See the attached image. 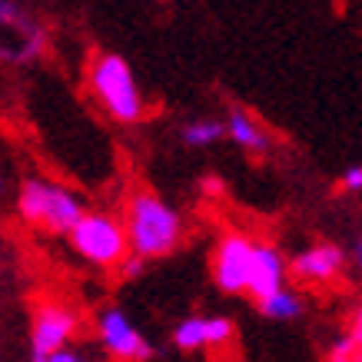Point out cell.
I'll return each mask as SVG.
<instances>
[{
  "label": "cell",
  "mask_w": 362,
  "mask_h": 362,
  "mask_svg": "<svg viewBox=\"0 0 362 362\" xmlns=\"http://www.w3.org/2000/svg\"><path fill=\"white\" fill-rule=\"evenodd\" d=\"M123 226H127L130 252L143 256L146 263L176 252L183 243V216L176 213V206H170L163 197H156L150 189H136L127 199Z\"/></svg>",
  "instance_id": "cell-1"
},
{
  "label": "cell",
  "mask_w": 362,
  "mask_h": 362,
  "mask_svg": "<svg viewBox=\"0 0 362 362\" xmlns=\"http://www.w3.org/2000/svg\"><path fill=\"white\" fill-rule=\"evenodd\" d=\"M83 213H87L83 197H77L74 189H66L57 180L27 176L17 187V216L44 233L66 236Z\"/></svg>",
  "instance_id": "cell-2"
},
{
  "label": "cell",
  "mask_w": 362,
  "mask_h": 362,
  "mask_svg": "<svg viewBox=\"0 0 362 362\" xmlns=\"http://www.w3.org/2000/svg\"><path fill=\"white\" fill-rule=\"evenodd\" d=\"M90 93L100 103V110L117 123H140L146 117V100L136 83L133 66L120 54H97L90 64Z\"/></svg>",
  "instance_id": "cell-3"
},
{
  "label": "cell",
  "mask_w": 362,
  "mask_h": 362,
  "mask_svg": "<svg viewBox=\"0 0 362 362\" xmlns=\"http://www.w3.org/2000/svg\"><path fill=\"white\" fill-rule=\"evenodd\" d=\"M66 243L80 259H87L97 269H117L130 256V240H127L123 216L100 213V209H87L74 223V230L66 233Z\"/></svg>",
  "instance_id": "cell-4"
},
{
  "label": "cell",
  "mask_w": 362,
  "mask_h": 362,
  "mask_svg": "<svg viewBox=\"0 0 362 362\" xmlns=\"http://www.w3.org/2000/svg\"><path fill=\"white\" fill-rule=\"evenodd\" d=\"M252 252H256V243L246 233H223L213 250V263H209V273H213V283L220 293L243 296L250 289Z\"/></svg>",
  "instance_id": "cell-5"
},
{
  "label": "cell",
  "mask_w": 362,
  "mask_h": 362,
  "mask_svg": "<svg viewBox=\"0 0 362 362\" xmlns=\"http://www.w3.org/2000/svg\"><path fill=\"white\" fill-rule=\"evenodd\" d=\"M97 339L103 346V352L117 362H150L156 356V346L117 306H107L97 316Z\"/></svg>",
  "instance_id": "cell-6"
},
{
  "label": "cell",
  "mask_w": 362,
  "mask_h": 362,
  "mask_svg": "<svg viewBox=\"0 0 362 362\" xmlns=\"http://www.w3.org/2000/svg\"><path fill=\"white\" fill-rule=\"evenodd\" d=\"M80 329V316L64 303H40L30 316V356L64 349Z\"/></svg>",
  "instance_id": "cell-7"
},
{
  "label": "cell",
  "mask_w": 362,
  "mask_h": 362,
  "mask_svg": "<svg viewBox=\"0 0 362 362\" xmlns=\"http://www.w3.org/2000/svg\"><path fill=\"white\" fill-rule=\"evenodd\" d=\"M233 336H236V326L230 316H187L173 326V346L183 352L226 346Z\"/></svg>",
  "instance_id": "cell-8"
},
{
  "label": "cell",
  "mask_w": 362,
  "mask_h": 362,
  "mask_svg": "<svg viewBox=\"0 0 362 362\" xmlns=\"http://www.w3.org/2000/svg\"><path fill=\"white\" fill-rule=\"evenodd\" d=\"M346 266V252L336 243H316L309 250L296 252L289 259V276L299 279V283H329L342 273Z\"/></svg>",
  "instance_id": "cell-9"
},
{
  "label": "cell",
  "mask_w": 362,
  "mask_h": 362,
  "mask_svg": "<svg viewBox=\"0 0 362 362\" xmlns=\"http://www.w3.org/2000/svg\"><path fill=\"white\" fill-rule=\"evenodd\" d=\"M286 276H289V259L283 252L269 246V243H256V252H252V269H250V293L252 299H263L276 289L286 286Z\"/></svg>",
  "instance_id": "cell-10"
},
{
  "label": "cell",
  "mask_w": 362,
  "mask_h": 362,
  "mask_svg": "<svg viewBox=\"0 0 362 362\" xmlns=\"http://www.w3.org/2000/svg\"><path fill=\"white\" fill-rule=\"evenodd\" d=\"M226 136H230L240 150H246V153H252V156L269 153V146H273L269 133H266L259 123L252 120L243 107H233L230 117H226Z\"/></svg>",
  "instance_id": "cell-11"
},
{
  "label": "cell",
  "mask_w": 362,
  "mask_h": 362,
  "mask_svg": "<svg viewBox=\"0 0 362 362\" xmlns=\"http://www.w3.org/2000/svg\"><path fill=\"white\" fill-rule=\"evenodd\" d=\"M256 306H259V313H263L266 319H273V322H293V319L303 316V309H306V303H303V296L299 293H293V289H276V293H269V296L256 299Z\"/></svg>",
  "instance_id": "cell-12"
},
{
  "label": "cell",
  "mask_w": 362,
  "mask_h": 362,
  "mask_svg": "<svg viewBox=\"0 0 362 362\" xmlns=\"http://www.w3.org/2000/svg\"><path fill=\"white\" fill-rule=\"evenodd\" d=\"M180 140L189 150H206L213 143L226 140V120H216V117H199V120H189L183 130H180Z\"/></svg>",
  "instance_id": "cell-13"
},
{
  "label": "cell",
  "mask_w": 362,
  "mask_h": 362,
  "mask_svg": "<svg viewBox=\"0 0 362 362\" xmlns=\"http://www.w3.org/2000/svg\"><path fill=\"white\" fill-rule=\"evenodd\" d=\"M0 30L17 33V37H27V33L40 30V23H33V17L23 11L21 4H13V0H0Z\"/></svg>",
  "instance_id": "cell-14"
},
{
  "label": "cell",
  "mask_w": 362,
  "mask_h": 362,
  "mask_svg": "<svg viewBox=\"0 0 362 362\" xmlns=\"http://www.w3.org/2000/svg\"><path fill=\"white\" fill-rule=\"evenodd\" d=\"M359 349H362V342L356 339L352 332H346L342 339L332 342V349H329V362H356Z\"/></svg>",
  "instance_id": "cell-15"
},
{
  "label": "cell",
  "mask_w": 362,
  "mask_h": 362,
  "mask_svg": "<svg viewBox=\"0 0 362 362\" xmlns=\"http://www.w3.org/2000/svg\"><path fill=\"white\" fill-rule=\"evenodd\" d=\"M30 362H87V356L74 346H64V349L44 352V356H30Z\"/></svg>",
  "instance_id": "cell-16"
},
{
  "label": "cell",
  "mask_w": 362,
  "mask_h": 362,
  "mask_svg": "<svg viewBox=\"0 0 362 362\" xmlns=\"http://www.w3.org/2000/svg\"><path fill=\"white\" fill-rule=\"evenodd\" d=\"M339 187L346 189V193H362V166H349V170L342 173Z\"/></svg>",
  "instance_id": "cell-17"
},
{
  "label": "cell",
  "mask_w": 362,
  "mask_h": 362,
  "mask_svg": "<svg viewBox=\"0 0 362 362\" xmlns=\"http://www.w3.org/2000/svg\"><path fill=\"white\" fill-rule=\"evenodd\" d=\"M143 266H146V259H143V256H136V252H130V256H127V259H123L117 269L123 273V279H133V276L143 273Z\"/></svg>",
  "instance_id": "cell-18"
},
{
  "label": "cell",
  "mask_w": 362,
  "mask_h": 362,
  "mask_svg": "<svg viewBox=\"0 0 362 362\" xmlns=\"http://www.w3.org/2000/svg\"><path fill=\"white\" fill-rule=\"evenodd\" d=\"M220 189H223L220 176H203V193H206V197H216Z\"/></svg>",
  "instance_id": "cell-19"
},
{
  "label": "cell",
  "mask_w": 362,
  "mask_h": 362,
  "mask_svg": "<svg viewBox=\"0 0 362 362\" xmlns=\"http://www.w3.org/2000/svg\"><path fill=\"white\" fill-rule=\"evenodd\" d=\"M352 336H356V339H359L362 342V303H359V306H356V313H352Z\"/></svg>",
  "instance_id": "cell-20"
},
{
  "label": "cell",
  "mask_w": 362,
  "mask_h": 362,
  "mask_svg": "<svg viewBox=\"0 0 362 362\" xmlns=\"http://www.w3.org/2000/svg\"><path fill=\"white\" fill-rule=\"evenodd\" d=\"M4 197H7V176L0 173V199H4Z\"/></svg>",
  "instance_id": "cell-21"
},
{
  "label": "cell",
  "mask_w": 362,
  "mask_h": 362,
  "mask_svg": "<svg viewBox=\"0 0 362 362\" xmlns=\"http://www.w3.org/2000/svg\"><path fill=\"white\" fill-rule=\"evenodd\" d=\"M356 259H359V269H362V240H359V246H356Z\"/></svg>",
  "instance_id": "cell-22"
},
{
  "label": "cell",
  "mask_w": 362,
  "mask_h": 362,
  "mask_svg": "<svg viewBox=\"0 0 362 362\" xmlns=\"http://www.w3.org/2000/svg\"><path fill=\"white\" fill-rule=\"evenodd\" d=\"M356 362H362V349H359V356H356Z\"/></svg>",
  "instance_id": "cell-23"
}]
</instances>
